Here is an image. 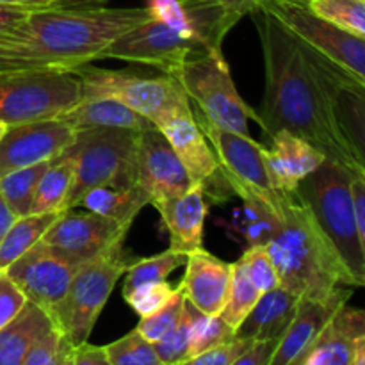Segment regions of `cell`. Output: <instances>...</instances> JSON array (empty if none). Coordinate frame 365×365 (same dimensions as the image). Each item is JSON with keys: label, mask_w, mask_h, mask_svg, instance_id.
Segmentation results:
<instances>
[{"label": "cell", "mask_w": 365, "mask_h": 365, "mask_svg": "<svg viewBox=\"0 0 365 365\" xmlns=\"http://www.w3.org/2000/svg\"><path fill=\"white\" fill-rule=\"evenodd\" d=\"M109 365H160L155 346L138 330L106 346Z\"/></svg>", "instance_id": "obj_35"}, {"label": "cell", "mask_w": 365, "mask_h": 365, "mask_svg": "<svg viewBox=\"0 0 365 365\" xmlns=\"http://www.w3.org/2000/svg\"><path fill=\"white\" fill-rule=\"evenodd\" d=\"M185 257L187 255H184V253L168 248L166 252L159 253V255L148 257V259H135L134 264L125 273L123 294L143 284L166 280L175 269L182 266V262H185Z\"/></svg>", "instance_id": "obj_31"}, {"label": "cell", "mask_w": 365, "mask_h": 365, "mask_svg": "<svg viewBox=\"0 0 365 365\" xmlns=\"http://www.w3.org/2000/svg\"><path fill=\"white\" fill-rule=\"evenodd\" d=\"M73 351L75 346L53 327L31 346L24 365H71Z\"/></svg>", "instance_id": "obj_36"}, {"label": "cell", "mask_w": 365, "mask_h": 365, "mask_svg": "<svg viewBox=\"0 0 365 365\" xmlns=\"http://www.w3.org/2000/svg\"><path fill=\"white\" fill-rule=\"evenodd\" d=\"M138 184L148 192L152 203L178 196L192 187L187 170L155 125L139 130Z\"/></svg>", "instance_id": "obj_17"}, {"label": "cell", "mask_w": 365, "mask_h": 365, "mask_svg": "<svg viewBox=\"0 0 365 365\" xmlns=\"http://www.w3.org/2000/svg\"><path fill=\"white\" fill-rule=\"evenodd\" d=\"M4 6L21 7L27 11L45 9H77V7L106 6L107 0H0Z\"/></svg>", "instance_id": "obj_43"}, {"label": "cell", "mask_w": 365, "mask_h": 365, "mask_svg": "<svg viewBox=\"0 0 365 365\" xmlns=\"http://www.w3.org/2000/svg\"><path fill=\"white\" fill-rule=\"evenodd\" d=\"M335 114L355 152L360 170L365 173V88L346 77L342 71H339L335 86Z\"/></svg>", "instance_id": "obj_26"}, {"label": "cell", "mask_w": 365, "mask_h": 365, "mask_svg": "<svg viewBox=\"0 0 365 365\" xmlns=\"http://www.w3.org/2000/svg\"><path fill=\"white\" fill-rule=\"evenodd\" d=\"M307 6L323 20L365 38V0H307Z\"/></svg>", "instance_id": "obj_33"}, {"label": "cell", "mask_w": 365, "mask_h": 365, "mask_svg": "<svg viewBox=\"0 0 365 365\" xmlns=\"http://www.w3.org/2000/svg\"><path fill=\"white\" fill-rule=\"evenodd\" d=\"M280 341H252L245 355L239 359L237 365H271L274 353H277Z\"/></svg>", "instance_id": "obj_45"}, {"label": "cell", "mask_w": 365, "mask_h": 365, "mask_svg": "<svg viewBox=\"0 0 365 365\" xmlns=\"http://www.w3.org/2000/svg\"><path fill=\"white\" fill-rule=\"evenodd\" d=\"M253 16L266 68V89L257 110L262 134L269 139L285 128L312 143L327 159L351 171L360 170L335 114L337 68L267 11L259 9Z\"/></svg>", "instance_id": "obj_1"}, {"label": "cell", "mask_w": 365, "mask_h": 365, "mask_svg": "<svg viewBox=\"0 0 365 365\" xmlns=\"http://www.w3.org/2000/svg\"><path fill=\"white\" fill-rule=\"evenodd\" d=\"M262 245L273 259L280 285L299 298H324L341 285L353 287L337 252L296 192L285 195Z\"/></svg>", "instance_id": "obj_3"}, {"label": "cell", "mask_w": 365, "mask_h": 365, "mask_svg": "<svg viewBox=\"0 0 365 365\" xmlns=\"http://www.w3.org/2000/svg\"><path fill=\"white\" fill-rule=\"evenodd\" d=\"M127 234L128 227L91 210L81 214L66 210L46 230L41 241L68 259L86 264L125 242Z\"/></svg>", "instance_id": "obj_15"}, {"label": "cell", "mask_w": 365, "mask_h": 365, "mask_svg": "<svg viewBox=\"0 0 365 365\" xmlns=\"http://www.w3.org/2000/svg\"><path fill=\"white\" fill-rule=\"evenodd\" d=\"M259 9L273 14L331 66L365 88V38L362 36L344 31L314 14L307 0H260Z\"/></svg>", "instance_id": "obj_11"}, {"label": "cell", "mask_w": 365, "mask_h": 365, "mask_svg": "<svg viewBox=\"0 0 365 365\" xmlns=\"http://www.w3.org/2000/svg\"><path fill=\"white\" fill-rule=\"evenodd\" d=\"M364 342L365 309L344 303L296 365H355Z\"/></svg>", "instance_id": "obj_19"}, {"label": "cell", "mask_w": 365, "mask_h": 365, "mask_svg": "<svg viewBox=\"0 0 365 365\" xmlns=\"http://www.w3.org/2000/svg\"><path fill=\"white\" fill-rule=\"evenodd\" d=\"M159 210L164 227L170 232V248L184 255L203 248V225L209 203L200 185H192L185 192L171 198L153 202Z\"/></svg>", "instance_id": "obj_22"}, {"label": "cell", "mask_w": 365, "mask_h": 365, "mask_svg": "<svg viewBox=\"0 0 365 365\" xmlns=\"http://www.w3.org/2000/svg\"><path fill=\"white\" fill-rule=\"evenodd\" d=\"M191 107L195 121L212 145L235 196H239L250 210L267 220V223L277 220L285 195L278 192L271 182L264 159L266 146L257 143L252 135H241L216 127L195 106Z\"/></svg>", "instance_id": "obj_8"}, {"label": "cell", "mask_w": 365, "mask_h": 365, "mask_svg": "<svg viewBox=\"0 0 365 365\" xmlns=\"http://www.w3.org/2000/svg\"><path fill=\"white\" fill-rule=\"evenodd\" d=\"M75 182V157L63 152L52 160L39 180L32 200L31 214L66 212L64 203Z\"/></svg>", "instance_id": "obj_28"}, {"label": "cell", "mask_w": 365, "mask_h": 365, "mask_svg": "<svg viewBox=\"0 0 365 365\" xmlns=\"http://www.w3.org/2000/svg\"><path fill=\"white\" fill-rule=\"evenodd\" d=\"M27 303L24 292L4 271H0V328L6 327Z\"/></svg>", "instance_id": "obj_42"}, {"label": "cell", "mask_w": 365, "mask_h": 365, "mask_svg": "<svg viewBox=\"0 0 365 365\" xmlns=\"http://www.w3.org/2000/svg\"><path fill=\"white\" fill-rule=\"evenodd\" d=\"M84 264L68 259L39 239L31 250L18 257L4 273L16 284L27 302L48 312L70 287Z\"/></svg>", "instance_id": "obj_14"}, {"label": "cell", "mask_w": 365, "mask_h": 365, "mask_svg": "<svg viewBox=\"0 0 365 365\" xmlns=\"http://www.w3.org/2000/svg\"><path fill=\"white\" fill-rule=\"evenodd\" d=\"M355 365H365V342L362 344V348H360L359 355H356Z\"/></svg>", "instance_id": "obj_50"}, {"label": "cell", "mask_w": 365, "mask_h": 365, "mask_svg": "<svg viewBox=\"0 0 365 365\" xmlns=\"http://www.w3.org/2000/svg\"><path fill=\"white\" fill-rule=\"evenodd\" d=\"M138 130L114 127L86 128L64 152L75 157V182L64 210L81 205L96 187H130L138 184Z\"/></svg>", "instance_id": "obj_5"}, {"label": "cell", "mask_w": 365, "mask_h": 365, "mask_svg": "<svg viewBox=\"0 0 365 365\" xmlns=\"http://www.w3.org/2000/svg\"><path fill=\"white\" fill-rule=\"evenodd\" d=\"M296 195L312 210L317 225L351 277L353 287H365V264L351 189V170L327 159L299 182Z\"/></svg>", "instance_id": "obj_4"}, {"label": "cell", "mask_w": 365, "mask_h": 365, "mask_svg": "<svg viewBox=\"0 0 365 365\" xmlns=\"http://www.w3.org/2000/svg\"><path fill=\"white\" fill-rule=\"evenodd\" d=\"M252 344V339H242L235 335L230 341L216 346V348L203 351L200 355L192 356L189 365H237L239 359L246 353V349Z\"/></svg>", "instance_id": "obj_41"}, {"label": "cell", "mask_w": 365, "mask_h": 365, "mask_svg": "<svg viewBox=\"0 0 365 365\" xmlns=\"http://www.w3.org/2000/svg\"><path fill=\"white\" fill-rule=\"evenodd\" d=\"M260 291L255 285L250 282L246 277L245 269H242L241 262H234V269H232V285H230V294H228L227 305L221 310L220 316L230 324L234 330L241 327L242 321L246 319L255 303L259 302Z\"/></svg>", "instance_id": "obj_34"}, {"label": "cell", "mask_w": 365, "mask_h": 365, "mask_svg": "<svg viewBox=\"0 0 365 365\" xmlns=\"http://www.w3.org/2000/svg\"><path fill=\"white\" fill-rule=\"evenodd\" d=\"M63 212L27 214L16 217L0 242V271H6L18 257L31 250Z\"/></svg>", "instance_id": "obj_29"}, {"label": "cell", "mask_w": 365, "mask_h": 365, "mask_svg": "<svg viewBox=\"0 0 365 365\" xmlns=\"http://www.w3.org/2000/svg\"><path fill=\"white\" fill-rule=\"evenodd\" d=\"M7 130V125H4V123H0V138H2L4 135V132Z\"/></svg>", "instance_id": "obj_51"}, {"label": "cell", "mask_w": 365, "mask_h": 365, "mask_svg": "<svg viewBox=\"0 0 365 365\" xmlns=\"http://www.w3.org/2000/svg\"><path fill=\"white\" fill-rule=\"evenodd\" d=\"M351 189L353 198H355L356 223H359L360 246H362V255L365 264V173L362 170L351 171Z\"/></svg>", "instance_id": "obj_44"}, {"label": "cell", "mask_w": 365, "mask_h": 365, "mask_svg": "<svg viewBox=\"0 0 365 365\" xmlns=\"http://www.w3.org/2000/svg\"><path fill=\"white\" fill-rule=\"evenodd\" d=\"M16 217L18 216L13 212V210H11V207L7 205L6 200L0 196V242H2L4 235H6L7 230L11 228V225L16 221Z\"/></svg>", "instance_id": "obj_49"}, {"label": "cell", "mask_w": 365, "mask_h": 365, "mask_svg": "<svg viewBox=\"0 0 365 365\" xmlns=\"http://www.w3.org/2000/svg\"><path fill=\"white\" fill-rule=\"evenodd\" d=\"M242 269H245L246 277L250 278L253 285L260 291V294L267 291H273L280 285V277L274 267L273 259H271L269 252H267L266 245L262 242H253L245 255L239 259Z\"/></svg>", "instance_id": "obj_38"}, {"label": "cell", "mask_w": 365, "mask_h": 365, "mask_svg": "<svg viewBox=\"0 0 365 365\" xmlns=\"http://www.w3.org/2000/svg\"><path fill=\"white\" fill-rule=\"evenodd\" d=\"M82 98H116L152 121L157 128L180 113L191 110V100L177 77L170 73H146L138 70L77 68Z\"/></svg>", "instance_id": "obj_6"}, {"label": "cell", "mask_w": 365, "mask_h": 365, "mask_svg": "<svg viewBox=\"0 0 365 365\" xmlns=\"http://www.w3.org/2000/svg\"><path fill=\"white\" fill-rule=\"evenodd\" d=\"M50 328H53V321L48 312L36 303H25L24 309L0 328V365H24L31 346Z\"/></svg>", "instance_id": "obj_25"}, {"label": "cell", "mask_w": 365, "mask_h": 365, "mask_svg": "<svg viewBox=\"0 0 365 365\" xmlns=\"http://www.w3.org/2000/svg\"><path fill=\"white\" fill-rule=\"evenodd\" d=\"M160 132L177 152L192 185L202 187L209 205H221L235 196L212 145L195 121L192 107L189 113H180L168 120L160 127Z\"/></svg>", "instance_id": "obj_13"}, {"label": "cell", "mask_w": 365, "mask_h": 365, "mask_svg": "<svg viewBox=\"0 0 365 365\" xmlns=\"http://www.w3.org/2000/svg\"><path fill=\"white\" fill-rule=\"evenodd\" d=\"M192 323H195V307L187 302L182 317L175 324L173 330H170L163 339L153 342L160 365L187 364L189 356H191Z\"/></svg>", "instance_id": "obj_32"}, {"label": "cell", "mask_w": 365, "mask_h": 365, "mask_svg": "<svg viewBox=\"0 0 365 365\" xmlns=\"http://www.w3.org/2000/svg\"><path fill=\"white\" fill-rule=\"evenodd\" d=\"M298 303L299 296L285 289L284 285L264 292L241 327L235 330V335L252 341H282L289 324L292 323Z\"/></svg>", "instance_id": "obj_23"}, {"label": "cell", "mask_w": 365, "mask_h": 365, "mask_svg": "<svg viewBox=\"0 0 365 365\" xmlns=\"http://www.w3.org/2000/svg\"><path fill=\"white\" fill-rule=\"evenodd\" d=\"M52 160H43L32 166L20 168L0 178V196L6 200L7 205L18 217L31 214L36 189Z\"/></svg>", "instance_id": "obj_30"}, {"label": "cell", "mask_w": 365, "mask_h": 365, "mask_svg": "<svg viewBox=\"0 0 365 365\" xmlns=\"http://www.w3.org/2000/svg\"><path fill=\"white\" fill-rule=\"evenodd\" d=\"M123 245L120 242L86 262L71 280L66 294L48 310L53 327L73 346L88 342L118 280L134 264L135 257L128 255Z\"/></svg>", "instance_id": "obj_7"}, {"label": "cell", "mask_w": 365, "mask_h": 365, "mask_svg": "<svg viewBox=\"0 0 365 365\" xmlns=\"http://www.w3.org/2000/svg\"><path fill=\"white\" fill-rule=\"evenodd\" d=\"M82 100L81 81L71 71H2L0 123L53 120Z\"/></svg>", "instance_id": "obj_9"}, {"label": "cell", "mask_w": 365, "mask_h": 365, "mask_svg": "<svg viewBox=\"0 0 365 365\" xmlns=\"http://www.w3.org/2000/svg\"><path fill=\"white\" fill-rule=\"evenodd\" d=\"M185 95L207 120L216 127L250 135V120L257 121V110L239 95L223 53H203L185 61L177 75Z\"/></svg>", "instance_id": "obj_10"}, {"label": "cell", "mask_w": 365, "mask_h": 365, "mask_svg": "<svg viewBox=\"0 0 365 365\" xmlns=\"http://www.w3.org/2000/svg\"><path fill=\"white\" fill-rule=\"evenodd\" d=\"M71 365H109L106 346H93L89 342L75 346Z\"/></svg>", "instance_id": "obj_47"}, {"label": "cell", "mask_w": 365, "mask_h": 365, "mask_svg": "<svg viewBox=\"0 0 365 365\" xmlns=\"http://www.w3.org/2000/svg\"><path fill=\"white\" fill-rule=\"evenodd\" d=\"M175 291H177V287H173L170 282L160 280L132 289L130 292L123 294V299L139 317H148L159 309H163L173 298Z\"/></svg>", "instance_id": "obj_40"}, {"label": "cell", "mask_w": 365, "mask_h": 365, "mask_svg": "<svg viewBox=\"0 0 365 365\" xmlns=\"http://www.w3.org/2000/svg\"><path fill=\"white\" fill-rule=\"evenodd\" d=\"M351 298V287L341 285L324 298H305L302 296L292 323L282 337L271 365H296L303 353L314 344L328 321Z\"/></svg>", "instance_id": "obj_18"}, {"label": "cell", "mask_w": 365, "mask_h": 365, "mask_svg": "<svg viewBox=\"0 0 365 365\" xmlns=\"http://www.w3.org/2000/svg\"><path fill=\"white\" fill-rule=\"evenodd\" d=\"M185 303H187V299H185L184 292H182L180 287H177L173 298H171L163 309L153 312L152 316L141 317V321L138 323L135 330H138L143 337L148 339L150 342H157L159 339H163L168 331L173 330L175 324H177L178 319L182 317Z\"/></svg>", "instance_id": "obj_39"}, {"label": "cell", "mask_w": 365, "mask_h": 365, "mask_svg": "<svg viewBox=\"0 0 365 365\" xmlns=\"http://www.w3.org/2000/svg\"><path fill=\"white\" fill-rule=\"evenodd\" d=\"M152 203L148 192L139 184L130 187H96L86 192L81 205L91 212L106 216L123 227H132L146 205Z\"/></svg>", "instance_id": "obj_27"}, {"label": "cell", "mask_w": 365, "mask_h": 365, "mask_svg": "<svg viewBox=\"0 0 365 365\" xmlns=\"http://www.w3.org/2000/svg\"><path fill=\"white\" fill-rule=\"evenodd\" d=\"M264 159L277 191L289 195L296 192L299 182L314 173L327 160V155L307 139L282 128L269 138Z\"/></svg>", "instance_id": "obj_21"}, {"label": "cell", "mask_w": 365, "mask_h": 365, "mask_svg": "<svg viewBox=\"0 0 365 365\" xmlns=\"http://www.w3.org/2000/svg\"><path fill=\"white\" fill-rule=\"evenodd\" d=\"M31 13L32 11L21 9V7L4 6V4H0V41L4 38H7L9 34H13L27 20Z\"/></svg>", "instance_id": "obj_46"}, {"label": "cell", "mask_w": 365, "mask_h": 365, "mask_svg": "<svg viewBox=\"0 0 365 365\" xmlns=\"http://www.w3.org/2000/svg\"><path fill=\"white\" fill-rule=\"evenodd\" d=\"M235 337V330L223 319L221 316H207L200 312L195 307V323H192V337H191V356L200 355L203 351L216 348L223 342ZM187 360V362H189Z\"/></svg>", "instance_id": "obj_37"}, {"label": "cell", "mask_w": 365, "mask_h": 365, "mask_svg": "<svg viewBox=\"0 0 365 365\" xmlns=\"http://www.w3.org/2000/svg\"><path fill=\"white\" fill-rule=\"evenodd\" d=\"M152 18L148 7L32 11L0 41L2 71H73L102 59L107 46Z\"/></svg>", "instance_id": "obj_2"}, {"label": "cell", "mask_w": 365, "mask_h": 365, "mask_svg": "<svg viewBox=\"0 0 365 365\" xmlns=\"http://www.w3.org/2000/svg\"><path fill=\"white\" fill-rule=\"evenodd\" d=\"M75 138L77 130L57 118L11 125L0 138V178L20 168L56 159L73 145Z\"/></svg>", "instance_id": "obj_16"}, {"label": "cell", "mask_w": 365, "mask_h": 365, "mask_svg": "<svg viewBox=\"0 0 365 365\" xmlns=\"http://www.w3.org/2000/svg\"><path fill=\"white\" fill-rule=\"evenodd\" d=\"M216 2L237 21L246 14L257 13L260 6V0H216Z\"/></svg>", "instance_id": "obj_48"}, {"label": "cell", "mask_w": 365, "mask_h": 365, "mask_svg": "<svg viewBox=\"0 0 365 365\" xmlns=\"http://www.w3.org/2000/svg\"><path fill=\"white\" fill-rule=\"evenodd\" d=\"M185 274L178 287L185 299L207 316H220L227 305L234 264L217 259L205 250L185 257Z\"/></svg>", "instance_id": "obj_20"}, {"label": "cell", "mask_w": 365, "mask_h": 365, "mask_svg": "<svg viewBox=\"0 0 365 365\" xmlns=\"http://www.w3.org/2000/svg\"><path fill=\"white\" fill-rule=\"evenodd\" d=\"M203 53H223L200 32L178 31L150 18L114 39L103 52L102 59L145 64L177 77L185 61Z\"/></svg>", "instance_id": "obj_12"}, {"label": "cell", "mask_w": 365, "mask_h": 365, "mask_svg": "<svg viewBox=\"0 0 365 365\" xmlns=\"http://www.w3.org/2000/svg\"><path fill=\"white\" fill-rule=\"evenodd\" d=\"M57 120L64 121L77 132L96 127L130 128L139 132L153 125L116 98H82L77 106L59 114Z\"/></svg>", "instance_id": "obj_24"}]
</instances>
